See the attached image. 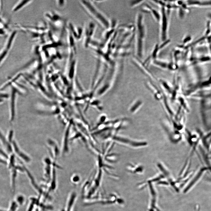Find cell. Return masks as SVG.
<instances>
[{
  "label": "cell",
  "mask_w": 211,
  "mask_h": 211,
  "mask_svg": "<svg viewBox=\"0 0 211 211\" xmlns=\"http://www.w3.org/2000/svg\"><path fill=\"white\" fill-rule=\"evenodd\" d=\"M143 13L139 12L135 18L134 34L135 47L136 56L142 58L144 54L145 45L147 36V28Z\"/></svg>",
  "instance_id": "obj_1"
},
{
  "label": "cell",
  "mask_w": 211,
  "mask_h": 211,
  "mask_svg": "<svg viewBox=\"0 0 211 211\" xmlns=\"http://www.w3.org/2000/svg\"><path fill=\"white\" fill-rule=\"evenodd\" d=\"M79 3L87 14L101 27L105 29L110 27V23L108 18L94 5L91 1L80 0Z\"/></svg>",
  "instance_id": "obj_2"
},
{
  "label": "cell",
  "mask_w": 211,
  "mask_h": 211,
  "mask_svg": "<svg viewBox=\"0 0 211 211\" xmlns=\"http://www.w3.org/2000/svg\"><path fill=\"white\" fill-rule=\"evenodd\" d=\"M160 7L159 23V38L161 41L164 42L168 39V33L170 15V10L162 5Z\"/></svg>",
  "instance_id": "obj_3"
},
{
  "label": "cell",
  "mask_w": 211,
  "mask_h": 211,
  "mask_svg": "<svg viewBox=\"0 0 211 211\" xmlns=\"http://www.w3.org/2000/svg\"><path fill=\"white\" fill-rule=\"evenodd\" d=\"M12 148L14 150L16 154L27 162H28L30 161V159L28 156L25 154L18 148L17 144L14 141L12 142Z\"/></svg>",
  "instance_id": "obj_4"
},
{
  "label": "cell",
  "mask_w": 211,
  "mask_h": 211,
  "mask_svg": "<svg viewBox=\"0 0 211 211\" xmlns=\"http://www.w3.org/2000/svg\"><path fill=\"white\" fill-rule=\"evenodd\" d=\"M145 11H147L150 13L154 20L157 22H159L160 18V13L158 12V11L154 8H153L148 4H146L144 7V9Z\"/></svg>",
  "instance_id": "obj_5"
},
{
  "label": "cell",
  "mask_w": 211,
  "mask_h": 211,
  "mask_svg": "<svg viewBox=\"0 0 211 211\" xmlns=\"http://www.w3.org/2000/svg\"><path fill=\"white\" fill-rule=\"evenodd\" d=\"M69 127H68L67 128L65 131L64 137V142L63 144V152L64 153H66L67 152L68 150V138L69 132Z\"/></svg>",
  "instance_id": "obj_6"
},
{
  "label": "cell",
  "mask_w": 211,
  "mask_h": 211,
  "mask_svg": "<svg viewBox=\"0 0 211 211\" xmlns=\"http://www.w3.org/2000/svg\"><path fill=\"white\" fill-rule=\"evenodd\" d=\"M196 7H211V1H198Z\"/></svg>",
  "instance_id": "obj_7"
},
{
  "label": "cell",
  "mask_w": 211,
  "mask_h": 211,
  "mask_svg": "<svg viewBox=\"0 0 211 211\" xmlns=\"http://www.w3.org/2000/svg\"><path fill=\"white\" fill-rule=\"evenodd\" d=\"M25 198L23 195L19 194L16 197L15 201L18 205H23L25 202Z\"/></svg>",
  "instance_id": "obj_8"
},
{
  "label": "cell",
  "mask_w": 211,
  "mask_h": 211,
  "mask_svg": "<svg viewBox=\"0 0 211 211\" xmlns=\"http://www.w3.org/2000/svg\"><path fill=\"white\" fill-rule=\"evenodd\" d=\"M19 205L15 200L12 201L8 211H17Z\"/></svg>",
  "instance_id": "obj_9"
},
{
  "label": "cell",
  "mask_w": 211,
  "mask_h": 211,
  "mask_svg": "<svg viewBox=\"0 0 211 211\" xmlns=\"http://www.w3.org/2000/svg\"><path fill=\"white\" fill-rule=\"evenodd\" d=\"M144 1L138 0L133 1L132 2H130V6L132 7H135L143 3Z\"/></svg>",
  "instance_id": "obj_10"
},
{
  "label": "cell",
  "mask_w": 211,
  "mask_h": 211,
  "mask_svg": "<svg viewBox=\"0 0 211 211\" xmlns=\"http://www.w3.org/2000/svg\"><path fill=\"white\" fill-rule=\"evenodd\" d=\"M191 38V37L190 36L188 35L186 36L184 38L183 42L184 43H187L188 42L189 40H190Z\"/></svg>",
  "instance_id": "obj_11"
},
{
  "label": "cell",
  "mask_w": 211,
  "mask_h": 211,
  "mask_svg": "<svg viewBox=\"0 0 211 211\" xmlns=\"http://www.w3.org/2000/svg\"><path fill=\"white\" fill-rule=\"evenodd\" d=\"M207 18L210 20L211 21V11H209L207 14Z\"/></svg>",
  "instance_id": "obj_12"
},
{
  "label": "cell",
  "mask_w": 211,
  "mask_h": 211,
  "mask_svg": "<svg viewBox=\"0 0 211 211\" xmlns=\"http://www.w3.org/2000/svg\"><path fill=\"white\" fill-rule=\"evenodd\" d=\"M199 206L198 205L196 206V211H200Z\"/></svg>",
  "instance_id": "obj_13"
}]
</instances>
